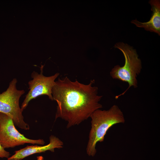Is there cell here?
Instances as JSON below:
<instances>
[{
  "instance_id": "30bf717a",
  "label": "cell",
  "mask_w": 160,
  "mask_h": 160,
  "mask_svg": "<svg viewBox=\"0 0 160 160\" xmlns=\"http://www.w3.org/2000/svg\"><path fill=\"white\" fill-rule=\"evenodd\" d=\"M37 160H43V157L42 156L37 157Z\"/></svg>"
},
{
  "instance_id": "ba28073f",
  "label": "cell",
  "mask_w": 160,
  "mask_h": 160,
  "mask_svg": "<svg viewBox=\"0 0 160 160\" xmlns=\"http://www.w3.org/2000/svg\"><path fill=\"white\" fill-rule=\"evenodd\" d=\"M152 11L151 16L149 21L142 23L136 19L132 20L131 23L137 27L144 28L147 31L157 33L160 35V1L159 0H151L149 1Z\"/></svg>"
},
{
  "instance_id": "5b68a950",
  "label": "cell",
  "mask_w": 160,
  "mask_h": 160,
  "mask_svg": "<svg viewBox=\"0 0 160 160\" xmlns=\"http://www.w3.org/2000/svg\"><path fill=\"white\" fill-rule=\"evenodd\" d=\"M11 118L0 113V143L4 148H13L25 143L43 145V139H28L20 133L15 127Z\"/></svg>"
},
{
  "instance_id": "9c48e42d",
  "label": "cell",
  "mask_w": 160,
  "mask_h": 160,
  "mask_svg": "<svg viewBox=\"0 0 160 160\" xmlns=\"http://www.w3.org/2000/svg\"><path fill=\"white\" fill-rule=\"evenodd\" d=\"M4 149L0 143V158H6L8 159L9 157L10 153Z\"/></svg>"
},
{
  "instance_id": "3957f363",
  "label": "cell",
  "mask_w": 160,
  "mask_h": 160,
  "mask_svg": "<svg viewBox=\"0 0 160 160\" xmlns=\"http://www.w3.org/2000/svg\"><path fill=\"white\" fill-rule=\"evenodd\" d=\"M114 47L122 52L125 62L123 66L119 65L114 66L110 72V75L113 79L127 82L129 84L128 87L124 92L115 96L116 99L124 95L131 87H137V77L140 73L142 67L141 60L138 58L136 50L132 47L122 42L116 43Z\"/></svg>"
},
{
  "instance_id": "6da1fadb",
  "label": "cell",
  "mask_w": 160,
  "mask_h": 160,
  "mask_svg": "<svg viewBox=\"0 0 160 160\" xmlns=\"http://www.w3.org/2000/svg\"><path fill=\"white\" fill-rule=\"evenodd\" d=\"M94 79L88 84L71 81L67 76L55 81L52 89L53 100L57 105L55 119L67 122V128L78 125L103 107L99 102L102 96L98 95V88L93 86Z\"/></svg>"
},
{
  "instance_id": "7a4b0ae2",
  "label": "cell",
  "mask_w": 160,
  "mask_h": 160,
  "mask_svg": "<svg viewBox=\"0 0 160 160\" xmlns=\"http://www.w3.org/2000/svg\"><path fill=\"white\" fill-rule=\"evenodd\" d=\"M91 127L89 132L87 148V154L94 156L97 150L98 142L103 141L108 129L112 126L119 123H124L125 119L123 112L116 105L108 110H97L92 114Z\"/></svg>"
},
{
  "instance_id": "8fae6325",
  "label": "cell",
  "mask_w": 160,
  "mask_h": 160,
  "mask_svg": "<svg viewBox=\"0 0 160 160\" xmlns=\"http://www.w3.org/2000/svg\"><path fill=\"white\" fill-rule=\"evenodd\" d=\"M9 160H20L18 159H11Z\"/></svg>"
},
{
  "instance_id": "52a82bcc",
  "label": "cell",
  "mask_w": 160,
  "mask_h": 160,
  "mask_svg": "<svg viewBox=\"0 0 160 160\" xmlns=\"http://www.w3.org/2000/svg\"><path fill=\"white\" fill-rule=\"evenodd\" d=\"M49 143L45 145L27 146L24 148L16 151L13 155L8 158V160L13 159L21 160L32 154L49 150L54 152L55 148L62 147L63 143L56 137L51 135L49 137Z\"/></svg>"
},
{
  "instance_id": "8992f818",
  "label": "cell",
  "mask_w": 160,
  "mask_h": 160,
  "mask_svg": "<svg viewBox=\"0 0 160 160\" xmlns=\"http://www.w3.org/2000/svg\"><path fill=\"white\" fill-rule=\"evenodd\" d=\"M44 66V65H41L39 74L35 71L31 73L33 79L28 82L29 90L22 103L21 108L23 111L25 109L31 100L40 95H47L49 99L53 100L52 89L55 83V80L59 76V73H57L49 76H45L43 74Z\"/></svg>"
},
{
  "instance_id": "277c9868",
  "label": "cell",
  "mask_w": 160,
  "mask_h": 160,
  "mask_svg": "<svg viewBox=\"0 0 160 160\" xmlns=\"http://www.w3.org/2000/svg\"><path fill=\"white\" fill-rule=\"evenodd\" d=\"M17 82L16 79H13L6 90L0 94V113L11 118L14 124L19 128L27 130L29 127L24 120L23 111L19 105L20 98L25 92L17 89Z\"/></svg>"
}]
</instances>
